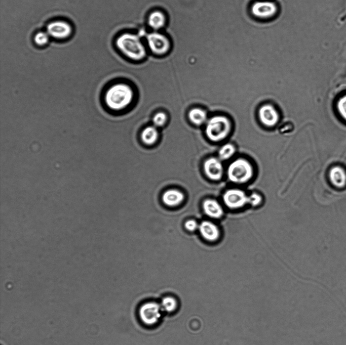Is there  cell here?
<instances>
[{"label": "cell", "mask_w": 346, "mask_h": 345, "mask_svg": "<svg viewBox=\"0 0 346 345\" xmlns=\"http://www.w3.org/2000/svg\"><path fill=\"white\" fill-rule=\"evenodd\" d=\"M114 46L124 59L132 63H142L149 57L144 39L136 31L124 30L116 36Z\"/></svg>", "instance_id": "6da1fadb"}, {"label": "cell", "mask_w": 346, "mask_h": 345, "mask_svg": "<svg viewBox=\"0 0 346 345\" xmlns=\"http://www.w3.org/2000/svg\"><path fill=\"white\" fill-rule=\"evenodd\" d=\"M134 93L132 88L124 83L110 86L104 94L103 100L109 109L118 111L125 108L132 102Z\"/></svg>", "instance_id": "7a4b0ae2"}, {"label": "cell", "mask_w": 346, "mask_h": 345, "mask_svg": "<svg viewBox=\"0 0 346 345\" xmlns=\"http://www.w3.org/2000/svg\"><path fill=\"white\" fill-rule=\"evenodd\" d=\"M143 39L149 55L153 57H165L172 50V40L166 32L150 30L147 31Z\"/></svg>", "instance_id": "3957f363"}, {"label": "cell", "mask_w": 346, "mask_h": 345, "mask_svg": "<svg viewBox=\"0 0 346 345\" xmlns=\"http://www.w3.org/2000/svg\"><path fill=\"white\" fill-rule=\"evenodd\" d=\"M223 201L224 205L230 209H238L247 204L253 207L259 206L262 202V196L256 192L247 195L245 192L238 188L227 190L223 194Z\"/></svg>", "instance_id": "277c9868"}, {"label": "cell", "mask_w": 346, "mask_h": 345, "mask_svg": "<svg viewBox=\"0 0 346 345\" xmlns=\"http://www.w3.org/2000/svg\"><path fill=\"white\" fill-rule=\"evenodd\" d=\"M232 130L230 120L224 115H216L206 122L205 133L208 138L214 142H219L227 138Z\"/></svg>", "instance_id": "5b68a950"}, {"label": "cell", "mask_w": 346, "mask_h": 345, "mask_svg": "<svg viewBox=\"0 0 346 345\" xmlns=\"http://www.w3.org/2000/svg\"><path fill=\"white\" fill-rule=\"evenodd\" d=\"M254 169L250 161L239 157L228 166L227 176L228 180L236 184H243L249 182L253 177Z\"/></svg>", "instance_id": "8992f818"}, {"label": "cell", "mask_w": 346, "mask_h": 345, "mask_svg": "<svg viewBox=\"0 0 346 345\" xmlns=\"http://www.w3.org/2000/svg\"><path fill=\"white\" fill-rule=\"evenodd\" d=\"M249 12L256 20L267 22L279 16L280 7L276 0H254L250 5Z\"/></svg>", "instance_id": "52a82bcc"}, {"label": "cell", "mask_w": 346, "mask_h": 345, "mask_svg": "<svg viewBox=\"0 0 346 345\" xmlns=\"http://www.w3.org/2000/svg\"><path fill=\"white\" fill-rule=\"evenodd\" d=\"M169 23L168 14L164 9L156 7L150 10L145 17V25L152 31H162Z\"/></svg>", "instance_id": "ba28073f"}, {"label": "cell", "mask_w": 346, "mask_h": 345, "mask_svg": "<svg viewBox=\"0 0 346 345\" xmlns=\"http://www.w3.org/2000/svg\"><path fill=\"white\" fill-rule=\"evenodd\" d=\"M162 312L160 304L153 301H148L140 306L138 315L143 324L147 326H152L160 320Z\"/></svg>", "instance_id": "9c48e42d"}, {"label": "cell", "mask_w": 346, "mask_h": 345, "mask_svg": "<svg viewBox=\"0 0 346 345\" xmlns=\"http://www.w3.org/2000/svg\"><path fill=\"white\" fill-rule=\"evenodd\" d=\"M258 116L260 122L268 127L276 125L280 120L278 111L271 104H265L261 106L258 111Z\"/></svg>", "instance_id": "30bf717a"}, {"label": "cell", "mask_w": 346, "mask_h": 345, "mask_svg": "<svg viewBox=\"0 0 346 345\" xmlns=\"http://www.w3.org/2000/svg\"><path fill=\"white\" fill-rule=\"evenodd\" d=\"M46 31L51 37L56 39H64L71 34L72 27L65 21L57 20L52 21L47 25Z\"/></svg>", "instance_id": "8fae6325"}, {"label": "cell", "mask_w": 346, "mask_h": 345, "mask_svg": "<svg viewBox=\"0 0 346 345\" xmlns=\"http://www.w3.org/2000/svg\"><path fill=\"white\" fill-rule=\"evenodd\" d=\"M204 169L208 178L213 181L220 180L223 175V166L218 157H211L207 159L204 163Z\"/></svg>", "instance_id": "7c38bea8"}, {"label": "cell", "mask_w": 346, "mask_h": 345, "mask_svg": "<svg viewBox=\"0 0 346 345\" xmlns=\"http://www.w3.org/2000/svg\"><path fill=\"white\" fill-rule=\"evenodd\" d=\"M202 236L209 241H215L220 236V230L217 225L210 221H204L199 226Z\"/></svg>", "instance_id": "4fadbf2b"}, {"label": "cell", "mask_w": 346, "mask_h": 345, "mask_svg": "<svg viewBox=\"0 0 346 345\" xmlns=\"http://www.w3.org/2000/svg\"><path fill=\"white\" fill-rule=\"evenodd\" d=\"M203 207L205 213L212 218L219 219L224 213V210L221 204L213 199L205 200L203 202Z\"/></svg>", "instance_id": "5bb4252c"}, {"label": "cell", "mask_w": 346, "mask_h": 345, "mask_svg": "<svg viewBox=\"0 0 346 345\" xmlns=\"http://www.w3.org/2000/svg\"><path fill=\"white\" fill-rule=\"evenodd\" d=\"M329 178L332 185L338 188H342L346 185V172L340 166L333 167L329 173Z\"/></svg>", "instance_id": "9a60e30c"}, {"label": "cell", "mask_w": 346, "mask_h": 345, "mask_svg": "<svg viewBox=\"0 0 346 345\" xmlns=\"http://www.w3.org/2000/svg\"><path fill=\"white\" fill-rule=\"evenodd\" d=\"M183 198V194L181 192L173 189L166 191L162 197L164 203L171 206L179 204L182 201Z\"/></svg>", "instance_id": "2e32d148"}, {"label": "cell", "mask_w": 346, "mask_h": 345, "mask_svg": "<svg viewBox=\"0 0 346 345\" xmlns=\"http://www.w3.org/2000/svg\"><path fill=\"white\" fill-rule=\"evenodd\" d=\"M141 137L144 144L147 145L153 144L158 140L159 137V132L157 127L154 125L147 126L142 131Z\"/></svg>", "instance_id": "e0dca14e"}, {"label": "cell", "mask_w": 346, "mask_h": 345, "mask_svg": "<svg viewBox=\"0 0 346 345\" xmlns=\"http://www.w3.org/2000/svg\"><path fill=\"white\" fill-rule=\"evenodd\" d=\"M189 120L195 124L202 125L207 121L206 112L201 108H196L190 110L188 114Z\"/></svg>", "instance_id": "ac0fdd59"}, {"label": "cell", "mask_w": 346, "mask_h": 345, "mask_svg": "<svg viewBox=\"0 0 346 345\" xmlns=\"http://www.w3.org/2000/svg\"><path fill=\"white\" fill-rule=\"evenodd\" d=\"M236 149L234 145L226 143L219 149L218 157L221 160H226L231 158L235 154Z\"/></svg>", "instance_id": "d6986e66"}, {"label": "cell", "mask_w": 346, "mask_h": 345, "mask_svg": "<svg viewBox=\"0 0 346 345\" xmlns=\"http://www.w3.org/2000/svg\"><path fill=\"white\" fill-rule=\"evenodd\" d=\"M160 306L162 311L171 313L177 309L178 303L174 297L167 296L163 298Z\"/></svg>", "instance_id": "ffe728a7"}, {"label": "cell", "mask_w": 346, "mask_h": 345, "mask_svg": "<svg viewBox=\"0 0 346 345\" xmlns=\"http://www.w3.org/2000/svg\"><path fill=\"white\" fill-rule=\"evenodd\" d=\"M49 37L47 31H39L34 35V41L39 46H44L48 42Z\"/></svg>", "instance_id": "44dd1931"}, {"label": "cell", "mask_w": 346, "mask_h": 345, "mask_svg": "<svg viewBox=\"0 0 346 345\" xmlns=\"http://www.w3.org/2000/svg\"><path fill=\"white\" fill-rule=\"evenodd\" d=\"M167 120V115L162 112L156 113L152 118V123L156 127L163 126Z\"/></svg>", "instance_id": "7402d4cb"}, {"label": "cell", "mask_w": 346, "mask_h": 345, "mask_svg": "<svg viewBox=\"0 0 346 345\" xmlns=\"http://www.w3.org/2000/svg\"><path fill=\"white\" fill-rule=\"evenodd\" d=\"M337 109L341 116L346 120V95L343 96L338 100Z\"/></svg>", "instance_id": "603a6c76"}, {"label": "cell", "mask_w": 346, "mask_h": 345, "mask_svg": "<svg viewBox=\"0 0 346 345\" xmlns=\"http://www.w3.org/2000/svg\"><path fill=\"white\" fill-rule=\"evenodd\" d=\"M185 227L188 230L194 231L198 228V224L195 221L189 220L185 223Z\"/></svg>", "instance_id": "cb8c5ba5"}]
</instances>
